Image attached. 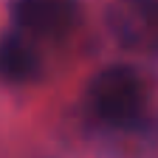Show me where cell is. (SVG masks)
Here are the masks:
<instances>
[{"instance_id": "cell-2", "label": "cell", "mask_w": 158, "mask_h": 158, "mask_svg": "<svg viewBox=\"0 0 158 158\" xmlns=\"http://www.w3.org/2000/svg\"><path fill=\"white\" fill-rule=\"evenodd\" d=\"M14 23L34 37H62L76 23L73 0H11Z\"/></svg>"}, {"instance_id": "cell-1", "label": "cell", "mask_w": 158, "mask_h": 158, "mask_svg": "<svg viewBox=\"0 0 158 158\" xmlns=\"http://www.w3.org/2000/svg\"><path fill=\"white\" fill-rule=\"evenodd\" d=\"M90 105L102 122L113 127H130L141 118L147 107V85L133 68L110 65L90 79Z\"/></svg>"}, {"instance_id": "cell-3", "label": "cell", "mask_w": 158, "mask_h": 158, "mask_svg": "<svg viewBox=\"0 0 158 158\" xmlns=\"http://www.w3.org/2000/svg\"><path fill=\"white\" fill-rule=\"evenodd\" d=\"M116 31L133 45H158V0H127L116 9Z\"/></svg>"}, {"instance_id": "cell-4", "label": "cell", "mask_w": 158, "mask_h": 158, "mask_svg": "<svg viewBox=\"0 0 158 158\" xmlns=\"http://www.w3.org/2000/svg\"><path fill=\"white\" fill-rule=\"evenodd\" d=\"M43 73V62H40L37 48L20 34H9L0 43V76L6 82L23 85V82H34Z\"/></svg>"}]
</instances>
